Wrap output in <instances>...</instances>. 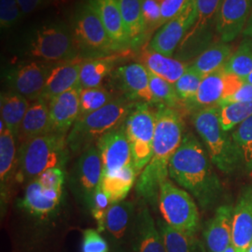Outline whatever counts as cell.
Wrapping results in <instances>:
<instances>
[{"label": "cell", "mask_w": 252, "mask_h": 252, "mask_svg": "<svg viewBox=\"0 0 252 252\" xmlns=\"http://www.w3.org/2000/svg\"><path fill=\"white\" fill-rule=\"evenodd\" d=\"M168 171L172 180L186 189L202 209H210L221 198L222 184L208 153L193 134H185L172 156Z\"/></svg>", "instance_id": "1"}, {"label": "cell", "mask_w": 252, "mask_h": 252, "mask_svg": "<svg viewBox=\"0 0 252 252\" xmlns=\"http://www.w3.org/2000/svg\"><path fill=\"white\" fill-rule=\"evenodd\" d=\"M153 156L136 181V194L147 204H158L160 187L168 180L172 156L184 137L185 125L180 110L163 105L156 106Z\"/></svg>", "instance_id": "2"}, {"label": "cell", "mask_w": 252, "mask_h": 252, "mask_svg": "<svg viewBox=\"0 0 252 252\" xmlns=\"http://www.w3.org/2000/svg\"><path fill=\"white\" fill-rule=\"evenodd\" d=\"M17 53L36 61L51 63L81 56L71 27L61 21L46 22L28 29L19 39Z\"/></svg>", "instance_id": "3"}, {"label": "cell", "mask_w": 252, "mask_h": 252, "mask_svg": "<svg viewBox=\"0 0 252 252\" xmlns=\"http://www.w3.org/2000/svg\"><path fill=\"white\" fill-rule=\"evenodd\" d=\"M135 103L120 95L98 110L78 118L66 137L70 153L80 155L96 145L100 137L123 126Z\"/></svg>", "instance_id": "4"}, {"label": "cell", "mask_w": 252, "mask_h": 252, "mask_svg": "<svg viewBox=\"0 0 252 252\" xmlns=\"http://www.w3.org/2000/svg\"><path fill=\"white\" fill-rule=\"evenodd\" d=\"M66 137L67 135L51 132L19 146L15 180L29 183L48 169L64 168L70 154Z\"/></svg>", "instance_id": "5"}, {"label": "cell", "mask_w": 252, "mask_h": 252, "mask_svg": "<svg viewBox=\"0 0 252 252\" xmlns=\"http://www.w3.org/2000/svg\"><path fill=\"white\" fill-rule=\"evenodd\" d=\"M192 124L202 139L212 163L224 174H233L242 166L241 157L232 135L220 124L219 107H209L193 112Z\"/></svg>", "instance_id": "6"}, {"label": "cell", "mask_w": 252, "mask_h": 252, "mask_svg": "<svg viewBox=\"0 0 252 252\" xmlns=\"http://www.w3.org/2000/svg\"><path fill=\"white\" fill-rule=\"evenodd\" d=\"M71 31L83 58H94L121 53L112 42L99 16L87 1L80 4L73 13Z\"/></svg>", "instance_id": "7"}, {"label": "cell", "mask_w": 252, "mask_h": 252, "mask_svg": "<svg viewBox=\"0 0 252 252\" xmlns=\"http://www.w3.org/2000/svg\"><path fill=\"white\" fill-rule=\"evenodd\" d=\"M158 206L163 220L172 228L185 234L196 235L200 227L198 207L185 189L166 180L160 187Z\"/></svg>", "instance_id": "8"}, {"label": "cell", "mask_w": 252, "mask_h": 252, "mask_svg": "<svg viewBox=\"0 0 252 252\" xmlns=\"http://www.w3.org/2000/svg\"><path fill=\"white\" fill-rule=\"evenodd\" d=\"M152 106L145 102H136L124 123L137 175L142 173L153 156L156 118Z\"/></svg>", "instance_id": "9"}, {"label": "cell", "mask_w": 252, "mask_h": 252, "mask_svg": "<svg viewBox=\"0 0 252 252\" xmlns=\"http://www.w3.org/2000/svg\"><path fill=\"white\" fill-rule=\"evenodd\" d=\"M103 163L97 147L92 146L80 154L70 172V187L78 202L90 210L93 196L101 185Z\"/></svg>", "instance_id": "10"}, {"label": "cell", "mask_w": 252, "mask_h": 252, "mask_svg": "<svg viewBox=\"0 0 252 252\" xmlns=\"http://www.w3.org/2000/svg\"><path fill=\"white\" fill-rule=\"evenodd\" d=\"M54 63L27 60L10 66L5 73L9 91L31 102L41 97L48 76Z\"/></svg>", "instance_id": "11"}, {"label": "cell", "mask_w": 252, "mask_h": 252, "mask_svg": "<svg viewBox=\"0 0 252 252\" xmlns=\"http://www.w3.org/2000/svg\"><path fill=\"white\" fill-rule=\"evenodd\" d=\"M196 20L195 2L189 0L177 16L165 23L157 31L147 49L171 57Z\"/></svg>", "instance_id": "12"}, {"label": "cell", "mask_w": 252, "mask_h": 252, "mask_svg": "<svg viewBox=\"0 0 252 252\" xmlns=\"http://www.w3.org/2000/svg\"><path fill=\"white\" fill-rule=\"evenodd\" d=\"M110 76L113 86L123 96L134 102H145L153 106L150 74L142 63H131L119 66Z\"/></svg>", "instance_id": "13"}, {"label": "cell", "mask_w": 252, "mask_h": 252, "mask_svg": "<svg viewBox=\"0 0 252 252\" xmlns=\"http://www.w3.org/2000/svg\"><path fill=\"white\" fill-rule=\"evenodd\" d=\"M103 163V175L120 171L133 163L132 151L124 125L100 137L95 145Z\"/></svg>", "instance_id": "14"}, {"label": "cell", "mask_w": 252, "mask_h": 252, "mask_svg": "<svg viewBox=\"0 0 252 252\" xmlns=\"http://www.w3.org/2000/svg\"><path fill=\"white\" fill-rule=\"evenodd\" d=\"M252 0H222L215 18V30L223 42H231L252 14Z\"/></svg>", "instance_id": "15"}, {"label": "cell", "mask_w": 252, "mask_h": 252, "mask_svg": "<svg viewBox=\"0 0 252 252\" xmlns=\"http://www.w3.org/2000/svg\"><path fill=\"white\" fill-rule=\"evenodd\" d=\"M62 196L63 189L46 188L36 179L27 183L24 197L19 202V207L38 220H48L56 213Z\"/></svg>", "instance_id": "16"}, {"label": "cell", "mask_w": 252, "mask_h": 252, "mask_svg": "<svg viewBox=\"0 0 252 252\" xmlns=\"http://www.w3.org/2000/svg\"><path fill=\"white\" fill-rule=\"evenodd\" d=\"M136 209L132 201L124 200L110 205L105 220V233L108 235L111 247L130 245Z\"/></svg>", "instance_id": "17"}, {"label": "cell", "mask_w": 252, "mask_h": 252, "mask_svg": "<svg viewBox=\"0 0 252 252\" xmlns=\"http://www.w3.org/2000/svg\"><path fill=\"white\" fill-rule=\"evenodd\" d=\"M130 247L133 252H166L162 235L144 201L136 209Z\"/></svg>", "instance_id": "18"}, {"label": "cell", "mask_w": 252, "mask_h": 252, "mask_svg": "<svg viewBox=\"0 0 252 252\" xmlns=\"http://www.w3.org/2000/svg\"><path fill=\"white\" fill-rule=\"evenodd\" d=\"M81 88L67 91L49 101L52 132L68 135L80 116Z\"/></svg>", "instance_id": "19"}, {"label": "cell", "mask_w": 252, "mask_h": 252, "mask_svg": "<svg viewBox=\"0 0 252 252\" xmlns=\"http://www.w3.org/2000/svg\"><path fill=\"white\" fill-rule=\"evenodd\" d=\"M234 207L222 205L207 221L203 231L204 247L207 252H224L232 244Z\"/></svg>", "instance_id": "20"}, {"label": "cell", "mask_w": 252, "mask_h": 252, "mask_svg": "<svg viewBox=\"0 0 252 252\" xmlns=\"http://www.w3.org/2000/svg\"><path fill=\"white\" fill-rule=\"evenodd\" d=\"M84 59L80 56L72 60L54 63L40 98L50 101L54 96L80 87L81 64Z\"/></svg>", "instance_id": "21"}, {"label": "cell", "mask_w": 252, "mask_h": 252, "mask_svg": "<svg viewBox=\"0 0 252 252\" xmlns=\"http://www.w3.org/2000/svg\"><path fill=\"white\" fill-rule=\"evenodd\" d=\"M252 242V185L246 186L234 208L232 245L236 252H248Z\"/></svg>", "instance_id": "22"}, {"label": "cell", "mask_w": 252, "mask_h": 252, "mask_svg": "<svg viewBox=\"0 0 252 252\" xmlns=\"http://www.w3.org/2000/svg\"><path fill=\"white\" fill-rule=\"evenodd\" d=\"M99 16L112 42L122 53L130 48L119 0H86Z\"/></svg>", "instance_id": "23"}, {"label": "cell", "mask_w": 252, "mask_h": 252, "mask_svg": "<svg viewBox=\"0 0 252 252\" xmlns=\"http://www.w3.org/2000/svg\"><path fill=\"white\" fill-rule=\"evenodd\" d=\"M16 137L8 127L0 131V184H1V209L8 203L9 187L13 179H16L18 164V150Z\"/></svg>", "instance_id": "24"}, {"label": "cell", "mask_w": 252, "mask_h": 252, "mask_svg": "<svg viewBox=\"0 0 252 252\" xmlns=\"http://www.w3.org/2000/svg\"><path fill=\"white\" fill-rule=\"evenodd\" d=\"M51 132L49 101L38 98L31 102L15 136L18 147L34 137Z\"/></svg>", "instance_id": "25"}, {"label": "cell", "mask_w": 252, "mask_h": 252, "mask_svg": "<svg viewBox=\"0 0 252 252\" xmlns=\"http://www.w3.org/2000/svg\"><path fill=\"white\" fill-rule=\"evenodd\" d=\"M224 66L204 77L195 96L184 104V108L190 112L203 108L218 106L223 97Z\"/></svg>", "instance_id": "26"}, {"label": "cell", "mask_w": 252, "mask_h": 252, "mask_svg": "<svg viewBox=\"0 0 252 252\" xmlns=\"http://www.w3.org/2000/svg\"><path fill=\"white\" fill-rule=\"evenodd\" d=\"M139 61L145 67L158 77L175 84L188 69L189 64L178 59L145 49L139 54Z\"/></svg>", "instance_id": "27"}, {"label": "cell", "mask_w": 252, "mask_h": 252, "mask_svg": "<svg viewBox=\"0 0 252 252\" xmlns=\"http://www.w3.org/2000/svg\"><path fill=\"white\" fill-rule=\"evenodd\" d=\"M122 56L118 54L108 56L85 58L82 62L80 76L81 89L95 88L102 85L104 80L111 75Z\"/></svg>", "instance_id": "28"}, {"label": "cell", "mask_w": 252, "mask_h": 252, "mask_svg": "<svg viewBox=\"0 0 252 252\" xmlns=\"http://www.w3.org/2000/svg\"><path fill=\"white\" fill-rule=\"evenodd\" d=\"M130 48H136L146 38L142 0H119Z\"/></svg>", "instance_id": "29"}, {"label": "cell", "mask_w": 252, "mask_h": 252, "mask_svg": "<svg viewBox=\"0 0 252 252\" xmlns=\"http://www.w3.org/2000/svg\"><path fill=\"white\" fill-rule=\"evenodd\" d=\"M214 38L213 25L205 27H192L178 47L176 58L186 62L198 57L207 48L212 45Z\"/></svg>", "instance_id": "30"}, {"label": "cell", "mask_w": 252, "mask_h": 252, "mask_svg": "<svg viewBox=\"0 0 252 252\" xmlns=\"http://www.w3.org/2000/svg\"><path fill=\"white\" fill-rule=\"evenodd\" d=\"M137 173L134 164H129L120 171L103 175L101 187L108 195L111 204L124 201L135 184Z\"/></svg>", "instance_id": "31"}, {"label": "cell", "mask_w": 252, "mask_h": 252, "mask_svg": "<svg viewBox=\"0 0 252 252\" xmlns=\"http://www.w3.org/2000/svg\"><path fill=\"white\" fill-rule=\"evenodd\" d=\"M30 105V100L11 91L1 94V120L4 121L8 129L15 136Z\"/></svg>", "instance_id": "32"}, {"label": "cell", "mask_w": 252, "mask_h": 252, "mask_svg": "<svg viewBox=\"0 0 252 252\" xmlns=\"http://www.w3.org/2000/svg\"><path fill=\"white\" fill-rule=\"evenodd\" d=\"M157 227L162 235L166 252H205V247L196 238V235L185 234L159 220Z\"/></svg>", "instance_id": "33"}, {"label": "cell", "mask_w": 252, "mask_h": 252, "mask_svg": "<svg viewBox=\"0 0 252 252\" xmlns=\"http://www.w3.org/2000/svg\"><path fill=\"white\" fill-rule=\"evenodd\" d=\"M232 47L226 42H216L209 46L190 65L204 77L224 66L232 54Z\"/></svg>", "instance_id": "34"}, {"label": "cell", "mask_w": 252, "mask_h": 252, "mask_svg": "<svg viewBox=\"0 0 252 252\" xmlns=\"http://www.w3.org/2000/svg\"><path fill=\"white\" fill-rule=\"evenodd\" d=\"M150 88L153 95V106L163 105L169 108L178 109L184 108L175 89L174 84L158 77L157 75L150 72Z\"/></svg>", "instance_id": "35"}, {"label": "cell", "mask_w": 252, "mask_h": 252, "mask_svg": "<svg viewBox=\"0 0 252 252\" xmlns=\"http://www.w3.org/2000/svg\"><path fill=\"white\" fill-rule=\"evenodd\" d=\"M221 128L229 132L252 116V102L228 103L218 106Z\"/></svg>", "instance_id": "36"}, {"label": "cell", "mask_w": 252, "mask_h": 252, "mask_svg": "<svg viewBox=\"0 0 252 252\" xmlns=\"http://www.w3.org/2000/svg\"><path fill=\"white\" fill-rule=\"evenodd\" d=\"M224 70L242 79L252 71V39L246 37L237 48L228 62L224 64Z\"/></svg>", "instance_id": "37"}, {"label": "cell", "mask_w": 252, "mask_h": 252, "mask_svg": "<svg viewBox=\"0 0 252 252\" xmlns=\"http://www.w3.org/2000/svg\"><path fill=\"white\" fill-rule=\"evenodd\" d=\"M232 136L241 157L242 166L248 173H252V116L239 125Z\"/></svg>", "instance_id": "38"}, {"label": "cell", "mask_w": 252, "mask_h": 252, "mask_svg": "<svg viewBox=\"0 0 252 252\" xmlns=\"http://www.w3.org/2000/svg\"><path fill=\"white\" fill-rule=\"evenodd\" d=\"M116 98L114 94L104 86L95 88L81 89L80 92V116H84L103 108L109 102Z\"/></svg>", "instance_id": "39"}, {"label": "cell", "mask_w": 252, "mask_h": 252, "mask_svg": "<svg viewBox=\"0 0 252 252\" xmlns=\"http://www.w3.org/2000/svg\"><path fill=\"white\" fill-rule=\"evenodd\" d=\"M203 79L204 76L189 65L180 80L174 84L178 96L183 104L189 102L195 96Z\"/></svg>", "instance_id": "40"}, {"label": "cell", "mask_w": 252, "mask_h": 252, "mask_svg": "<svg viewBox=\"0 0 252 252\" xmlns=\"http://www.w3.org/2000/svg\"><path fill=\"white\" fill-rule=\"evenodd\" d=\"M110 205V200L100 185L93 196L90 211L97 224V230L101 234L105 233V220Z\"/></svg>", "instance_id": "41"}, {"label": "cell", "mask_w": 252, "mask_h": 252, "mask_svg": "<svg viewBox=\"0 0 252 252\" xmlns=\"http://www.w3.org/2000/svg\"><path fill=\"white\" fill-rule=\"evenodd\" d=\"M24 17L18 0H0V27L10 29L18 25Z\"/></svg>", "instance_id": "42"}, {"label": "cell", "mask_w": 252, "mask_h": 252, "mask_svg": "<svg viewBox=\"0 0 252 252\" xmlns=\"http://www.w3.org/2000/svg\"><path fill=\"white\" fill-rule=\"evenodd\" d=\"M194 2L197 20L193 27H205L213 25L222 0H194Z\"/></svg>", "instance_id": "43"}, {"label": "cell", "mask_w": 252, "mask_h": 252, "mask_svg": "<svg viewBox=\"0 0 252 252\" xmlns=\"http://www.w3.org/2000/svg\"><path fill=\"white\" fill-rule=\"evenodd\" d=\"M142 16L146 36L162 26V9L158 0H142Z\"/></svg>", "instance_id": "44"}, {"label": "cell", "mask_w": 252, "mask_h": 252, "mask_svg": "<svg viewBox=\"0 0 252 252\" xmlns=\"http://www.w3.org/2000/svg\"><path fill=\"white\" fill-rule=\"evenodd\" d=\"M81 252H110V246L98 230L86 229L82 232Z\"/></svg>", "instance_id": "45"}, {"label": "cell", "mask_w": 252, "mask_h": 252, "mask_svg": "<svg viewBox=\"0 0 252 252\" xmlns=\"http://www.w3.org/2000/svg\"><path fill=\"white\" fill-rule=\"evenodd\" d=\"M39 183L46 188L63 189L65 182V171L62 167H54L46 170L36 178Z\"/></svg>", "instance_id": "46"}, {"label": "cell", "mask_w": 252, "mask_h": 252, "mask_svg": "<svg viewBox=\"0 0 252 252\" xmlns=\"http://www.w3.org/2000/svg\"><path fill=\"white\" fill-rule=\"evenodd\" d=\"M188 1L189 0H162L161 3L162 25L177 16Z\"/></svg>", "instance_id": "47"}, {"label": "cell", "mask_w": 252, "mask_h": 252, "mask_svg": "<svg viewBox=\"0 0 252 252\" xmlns=\"http://www.w3.org/2000/svg\"><path fill=\"white\" fill-rule=\"evenodd\" d=\"M223 82H224V89H223L222 99H225L229 96H232L234 94L239 90L245 81L242 78H240L234 74L225 72L224 77H223Z\"/></svg>", "instance_id": "48"}, {"label": "cell", "mask_w": 252, "mask_h": 252, "mask_svg": "<svg viewBox=\"0 0 252 252\" xmlns=\"http://www.w3.org/2000/svg\"><path fill=\"white\" fill-rule=\"evenodd\" d=\"M57 2H61V0H18L24 16L29 15L51 4H56Z\"/></svg>", "instance_id": "49"}, {"label": "cell", "mask_w": 252, "mask_h": 252, "mask_svg": "<svg viewBox=\"0 0 252 252\" xmlns=\"http://www.w3.org/2000/svg\"><path fill=\"white\" fill-rule=\"evenodd\" d=\"M246 103V102H252V85L244 82L241 88L234 94L232 96H229L225 99L220 100L218 106L228 103Z\"/></svg>", "instance_id": "50"}, {"label": "cell", "mask_w": 252, "mask_h": 252, "mask_svg": "<svg viewBox=\"0 0 252 252\" xmlns=\"http://www.w3.org/2000/svg\"><path fill=\"white\" fill-rule=\"evenodd\" d=\"M243 36L252 39V12L250 18L248 20L246 27L244 28Z\"/></svg>", "instance_id": "51"}, {"label": "cell", "mask_w": 252, "mask_h": 252, "mask_svg": "<svg viewBox=\"0 0 252 252\" xmlns=\"http://www.w3.org/2000/svg\"><path fill=\"white\" fill-rule=\"evenodd\" d=\"M110 252H133V251L130 245H124V246L110 247Z\"/></svg>", "instance_id": "52"}, {"label": "cell", "mask_w": 252, "mask_h": 252, "mask_svg": "<svg viewBox=\"0 0 252 252\" xmlns=\"http://www.w3.org/2000/svg\"><path fill=\"white\" fill-rule=\"evenodd\" d=\"M244 81H245V82H247V83H249V84H251V85H252V71L249 76H247V77L244 79Z\"/></svg>", "instance_id": "53"}, {"label": "cell", "mask_w": 252, "mask_h": 252, "mask_svg": "<svg viewBox=\"0 0 252 252\" xmlns=\"http://www.w3.org/2000/svg\"><path fill=\"white\" fill-rule=\"evenodd\" d=\"M236 252V251H235L234 246L231 244V245L226 249L225 252Z\"/></svg>", "instance_id": "54"}, {"label": "cell", "mask_w": 252, "mask_h": 252, "mask_svg": "<svg viewBox=\"0 0 252 252\" xmlns=\"http://www.w3.org/2000/svg\"><path fill=\"white\" fill-rule=\"evenodd\" d=\"M248 252H252V244H251V246H250V248H249V251H248Z\"/></svg>", "instance_id": "55"}, {"label": "cell", "mask_w": 252, "mask_h": 252, "mask_svg": "<svg viewBox=\"0 0 252 252\" xmlns=\"http://www.w3.org/2000/svg\"><path fill=\"white\" fill-rule=\"evenodd\" d=\"M160 1H162V0H160Z\"/></svg>", "instance_id": "56"}]
</instances>
